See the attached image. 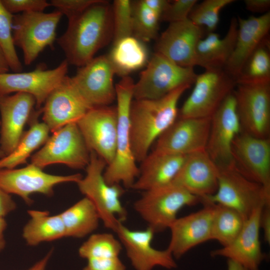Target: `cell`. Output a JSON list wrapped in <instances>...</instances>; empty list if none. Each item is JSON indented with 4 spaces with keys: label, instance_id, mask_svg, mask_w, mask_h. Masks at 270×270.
I'll use <instances>...</instances> for the list:
<instances>
[{
    "label": "cell",
    "instance_id": "d6986e66",
    "mask_svg": "<svg viewBox=\"0 0 270 270\" xmlns=\"http://www.w3.org/2000/svg\"><path fill=\"white\" fill-rule=\"evenodd\" d=\"M116 233L136 270H152L156 266L167 269L176 267L174 258L168 248L160 250L152 246L155 233L150 228L132 230L120 222Z\"/></svg>",
    "mask_w": 270,
    "mask_h": 270
},
{
    "label": "cell",
    "instance_id": "8d00e7d4",
    "mask_svg": "<svg viewBox=\"0 0 270 270\" xmlns=\"http://www.w3.org/2000/svg\"><path fill=\"white\" fill-rule=\"evenodd\" d=\"M234 0H205L196 5L188 19L196 25L206 28L208 33L214 32L220 20V13Z\"/></svg>",
    "mask_w": 270,
    "mask_h": 270
},
{
    "label": "cell",
    "instance_id": "bcb514c9",
    "mask_svg": "<svg viewBox=\"0 0 270 270\" xmlns=\"http://www.w3.org/2000/svg\"><path fill=\"white\" fill-rule=\"evenodd\" d=\"M244 3L246 8L253 12H268L270 8V0H245Z\"/></svg>",
    "mask_w": 270,
    "mask_h": 270
},
{
    "label": "cell",
    "instance_id": "c3c4849f",
    "mask_svg": "<svg viewBox=\"0 0 270 270\" xmlns=\"http://www.w3.org/2000/svg\"><path fill=\"white\" fill-rule=\"evenodd\" d=\"M52 252L53 250L52 249L42 259L38 261L28 270H46V266Z\"/></svg>",
    "mask_w": 270,
    "mask_h": 270
},
{
    "label": "cell",
    "instance_id": "f546056e",
    "mask_svg": "<svg viewBox=\"0 0 270 270\" xmlns=\"http://www.w3.org/2000/svg\"><path fill=\"white\" fill-rule=\"evenodd\" d=\"M30 220L22 230V237L27 244L36 246L66 236L65 228L60 214L50 216L48 211L28 210Z\"/></svg>",
    "mask_w": 270,
    "mask_h": 270
},
{
    "label": "cell",
    "instance_id": "603a6c76",
    "mask_svg": "<svg viewBox=\"0 0 270 270\" xmlns=\"http://www.w3.org/2000/svg\"><path fill=\"white\" fill-rule=\"evenodd\" d=\"M201 210L178 218L170 226V239L168 249L174 258H180L188 251L211 240L214 204L202 202Z\"/></svg>",
    "mask_w": 270,
    "mask_h": 270
},
{
    "label": "cell",
    "instance_id": "3957f363",
    "mask_svg": "<svg viewBox=\"0 0 270 270\" xmlns=\"http://www.w3.org/2000/svg\"><path fill=\"white\" fill-rule=\"evenodd\" d=\"M134 84L131 77L126 76L115 85L118 116L116 154L103 174L108 184L122 183L127 188H132L140 172L131 148L130 136L129 113Z\"/></svg>",
    "mask_w": 270,
    "mask_h": 270
},
{
    "label": "cell",
    "instance_id": "d6a6232c",
    "mask_svg": "<svg viewBox=\"0 0 270 270\" xmlns=\"http://www.w3.org/2000/svg\"><path fill=\"white\" fill-rule=\"evenodd\" d=\"M246 220L236 210L214 204L211 240L218 241L222 246L230 244L240 233Z\"/></svg>",
    "mask_w": 270,
    "mask_h": 270
},
{
    "label": "cell",
    "instance_id": "7402d4cb",
    "mask_svg": "<svg viewBox=\"0 0 270 270\" xmlns=\"http://www.w3.org/2000/svg\"><path fill=\"white\" fill-rule=\"evenodd\" d=\"M35 104L34 98L28 94L0 95V158L16 146Z\"/></svg>",
    "mask_w": 270,
    "mask_h": 270
},
{
    "label": "cell",
    "instance_id": "d590c367",
    "mask_svg": "<svg viewBox=\"0 0 270 270\" xmlns=\"http://www.w3.org/2000/svg\"><path fill=\"white\" fill-rule=\"evenodd\" d=\"M122 246L112 234L98 233L90 235L78 249L79 256L90 258L118 257Z\"/></svg>",
    "mask_w": 270,
    "mask_h": 270
},
{
    "label": "cell",
    "instance_id": "9c48e42d",
    "mask_svg": "<svg viewBox=\"0 0 270 270\" xmlns=\"http://www.w3.org/2000/svg\"><path fill=\"white\" fill-rule=\"evenodd\" d=\"M194 88L184 102L179 118H211L236 86L224 69H209L197 74Z\"/></svg>",
    "mask_w": 270,
    "mask_h": 270
},
{
    "label": "cell",
    "instance_id": "ac0fdd59",
    "mask_svg": "<svg viewBox=\"0 0 270 270\" xmlns=\"http://www.w3.org/2000/svg\"><path fill=\"white\" fill-rule=\"evenodd\" d=\"M68 65L64 60L53 69L47 70L42 64L29 72L0 74V95L28 94L34 98L36 108H40L67 76Z\"/></svg>",
    "mask_w": 270,
    "mask_h": 270
},
{
    "label": "cell",
    "instance_id": "7c38bea8",
    "mask_svg": "<svg viewBox=\"0 0 270 270\" xmlns=\"http://www.w3.org/2000/svg\"><path fill=\"white\" fill-rule=\"evenodd\" d=\"M90 152L110 164L116 150L118 116L116 106L91 108L76 122Z\"/></svg>",
    "mask_w": 270,
    "mask_h": 270
},
{
    "label": "cell",
    "instance_id": "f6af8a7d",
    "mask_svg": "<svg viewBox=\"0 0 270 270\" xmlns=\"http://www.w3.org/2000/svg\"><path fill=\"white\" fill-rule=\"evenodd\" d=\"M260 228L263 232L264 238L267 244H270V204L262 208L260 220Z\"/></svg>",
    "mask_w": 270,
    "mask_h": 270
},
{
    "label": "cell",
    "instance_id": "816d5d0a",
    "mask_svg": "<svg viewBox=\"0 0 270 270\" xmlns=\"http://www.w3.org/2000/svg\"><path fill=\"white\" fill-rule=\"evenodd\" d=\"M228 270H248L238 263L230 260L227 262Z\"/></svg>",
    "mask_w": 270,
    "mask_h": 270
},
{
    "label": "cell",
    "instance_id": "484cf974",
    "mask_svg": "<svg viewBox=\"0 0 270 270\" xmlns=\"http://www.w3.org/2000/svg\"><path fill=\"white\" fill-rule=\"evenodd\" d=\"M218 169L206 150L186 156L172 182L200 199L214 194L218 186Z\"/></svg>",
    "mask_w": 270,
    "mask_h": 270
},
{
    "label": "cell",
    "instance_id": "ffe728a7",
    "mask_svg": "<svg viewBox=\"0 0 270 270\" xmlns=\"http://www.w3.org/2000/svg\"><path fill=\"white\" fill-rule=\"evenodd\" d=\"M44 104L41 108L43 122L52 132L68 124L76 123L92 108L68 76L50 94Z\"/></svg>",
    "mask_w": 270,
    "mask_h": 270
},
{
    "label": "cell",
    "instance_id": "f35d334b",
    "mask_svg": "<svg viewBox=\"0 0 270 270\" xmlns=\"http://www.w3.org/2000/svg\"><path fill=\"white\" fill-rule=\"evenodd\" d=\"M112 11L114 42L132 36V1L115 0L112 4Z\"/></svg>",
    "mask_w": 270,
    "mask_h": 270
},
{
    "label": "cell",
    "instance_id": "d4e9b609",
    "mask_svg": "<svg viewBox=\"0 0 270 270\" xmlns=\"http://www.w3.org/2000/svg\"><path fill=\"white\" fill-rule=\"evenodd\" d=\"M238 33L233 52L224 70L235 80L251 55L268 38L270 12L247 18H237Z\"/></svg>",
    "mask_w": 270,
    "mask_h": 270
},
{
    "label": "cell",
    "instance_id": "4dcf8cb0",
    "mask_svg": "<svg viewBox=\"0 0 270 270\" xmlns=\"http://www.w3.org/2000/svg\"><path fill=\"white\" fill-rule=\"evenodd\" d=\"M42 113L41 109L33 111L32 118L34 122L30 128L24 132L14 150L0 158V170L14 168L26 162L34 150L46 142L50 132L45 124L39 122L36 119Z\"/></svg>",
    "mask_w": 270,
    "mask_h": 270
},
{
    "label": "cell",
    "instance_id": "5b68a950",
    "mask_svg": "<svg viewBox=\"0 0 270 270\" xmlns=\"http://www.w3.org/2000/svg\"><path fill=\"white\" fill-rule=\"evenodd\" d=\"M200 202V198L172 182L144 191L134 208L154 233L169 228L182 208Z\"/></svg>",
    "mask_w": 270,
    "mask_h": 270
},
{
    "label": "cell",
    "instance_id": "836d02e7",
    "mask_svg": "<svg viewBox=\"0 0 270 270\" xmlns=\"http://www.w3.org/2000/svg\"><path fill=\"white\" fill-rule=\"evenodd\" d=\"M236 82V84L270 83V40L268 38L250 57Z\"/></svg>",
    "mask_w": 270,
    "mask_h": 270
},
{
    "label": "cell",
    "instance_id": "7bdbcfd3",
    "mask_svg": "<svg viewBox=\"0 0 270 270\" xmlns=\"http://www.w3.org/2000/svg\"><path fill=\"white\" fill-rule=\"evenodd\" d=\"M83 270H126V266L119 256L90 258Z\"/></svg>",
    "mask_w": 270,
    "mask_h": 270
},
{
    "label": "cell",
    "instance_id": "ee69618b",
    "mask_svg": "<svg viewBox=\"0 0 270 270\" xmlns=\"http://www.w3.org/2000/svg\"><path fill=\"white\" fill-rule=\"evenodd\" d=\"M16 208V204L10 194L0 188V218H4Z\"/></svg>",
    "mask_w": 270,
    "mask_h": 270
},
{
    "label": "cell",
    "instance_id": "277c9868",
    "mask_svg": "<svg viewBox=\"0 0 270 270\" xmlns=\"http://www.w3.org/2000/svg\"><path fill=\"white\" fill-rule=\"evenodd\" d=\"M106 166L103 159L90 152L86 174L76 184L80 192L95 206L104 226L116 232L119 224L128 216L120 201L124 190L120 184L110 185L106 182L103 174Z\"/></svg>",
    "mask_w": 270,
    "mask_h": 270
},
{
    "label": "cell",
    "instance_id": "f907efd6",
    "mask_svg": "<svg viewBox=\"0 0 270 270\" xmlns=\"http://www.w3.org/2000/svg\"><path fill=\"white\" fill-rule=\"evenodd\" d=\"M10 69L7 59L0 46V74L8 72Z\"/></svg>",
    "mask_w": 270,
    "mask_h": 270
},
{
    "label": "cell",
    "instance_id": "4fadbf2b",
    "mask_svg": "<svg viewBox=\"0 0 270 270\" xmlns=\"http://www.w3.org/2000/svg\"><path fill=\"white\" fill-rule=\"evenodd\" d=\"M80 174L58 176L47 174L30 163L20 168L0 170V188L9 194L20 196L28 204L33 200L30 196L39 193L47 196L54 194V187L62 183H77Z\"/></svg>",
    "mask_w": 270,
    "mask_h": 270
},
{
    "label": "cell",
    "instance_id": "2e32d148",
    "mask_svg": "<svg viewBox=\"0 0 270 270\" xmlns=\"http://www.w3.org/2000/svg\"><path fill=\"white\" fill-rule=\"evenodd\" d=\"M241 131L236 98L232 92L211 117L206 150L218 168L234 166L232 143Z\"/></svg>",
    "mask_w": 270,
    "mask_h": 270
},
{
    "label": "cell",
    "instance_id": "83f0119b",
    "mask_svg": "<svg viewBox=\"0 0 270 270\" xmlns=\"http://www.w3.org/2000/svg\"><path fill=\"white\" fill-rule=\"evenodd\" d=\"M238 28L237 18H232L224 38H220L218 34L212 32L202 38L196 48L198 66L205 70L224 69L233 52Z\"/></svg>",
    "mask_w": 270,
    "mask_h": 270
},
{
    "label": "cell",
    "instance_id": "6da1fadb",
    "mask_svg": "<svg viewBox=\"0 0 270 270\" xmlns=\"http://www.w3.org/2000/svg\"><path fill=\"white\" fill-rule=\"evenodd\" d=\"M113 38L112 6L98 0L77 16L68 20L66 30L56 40L68 64H86Z\"/></svg>",
    "mask_w": 270,
    "mask_h": 270
},
{
    "label": "cell",
    "instance_id": "9a60e30c",
    "mask_svg": "<svg viewBox=\"0 0 270 270\" xmlns=\"http://www.w3.org/2000/svg\"><path fill=\"white\" fill-rule=\"evenodd\" d=\"M114 70L108 54L94 58L70 80L85 101L91 106H110L116 100L113 78Z\"/></svg>",
    "mask_w": 270,
    "mask_h": 270
},
{
    "label": "cell",
    "instance_id": "681fc988",
    "mask_svg": "<svg viewBox=\"0 0 270 270\" xmlns=\"http://www.w3.org/2000/svg\"><path fill=\"white\" fill-rule=\"evenodd\" d=\"M7 226V223L4 218H0V252L5 248L6 240L4 238V231Z\"/></svg>",
    "mask_w": 270,
    "mask_h": 270
},
{
    "label": "cell",
    "instance_id": "74e56055",
    "mask_svg": "<svg viewBox=\"0 0 270 270\" xmlns=\"http://www.w3.org/2000/svg\"><path fill=\"white\" fill-rule=\"evenodd\" d=\"M13 16L14 14L6 10L0 0V46L7 59L10 68L14 72H20L22 70V66L13 40Z\"/></svg>",
    "mask_w": 270,
    "mask_h": 270
},
{
    "label": "cell",
    "instance_id": "52a82bcc",
    "mask_svg": "<svg viewBox=\"0 0 270 270\" xmlns=\"http://www.w3.org/2000/svg\"><path fill=\"white\" fill-rule=\"evenodd\" d=\"M62 14L30 12L14 14L12 23L14 44L22 49L26 65L32 64L47 46L53 47L56 30Z\"/></svg>",
    "mask_w": 270,
    "mask_h": 270
},
{
    "label": "cell",
    "instance_id": "5bb4252c",
    "mask_svg": "<svg viewBox=\"0 0 270 270\" xmlns=\"http://www.w3.org/2000/svg\"><path fill=\"white\" fill-rule=\"evenodd\" d=\"M211 118H179L156 139L152 152L187 156L206 150Z\"/></svg>",
    "mask_w": 270,
    "mask_h": 270
},
{
    "label": "cell",
    "instance_id": "1f68e13d",
    "mask_svg": "<svg viewBox=\"0 0 270 270\" xmlns=\"http://www.w3.org/2000/svg\"><path fill=\"white\" fill-rule=\"evenodd\" d=\"M66 236L84 238L97 229L100 220L93 203L84 197L60 214Z\"/></svg>",
    "mask_w": 270,
    "mask_h": 270
},
{
    "label": "cell",
    "instance_id": "7a4b0ae2",
    "mask_svg": "<svg viewBox=\"0 0 270 270\" xmlns=\"http://www.w3.org/2000/svg\"><path fill=\"white\" fill-rule=\"evenodd\" d=\"M191 86H181L157 99H135L130 113V146L136 162L148 154L155 140L176 119L178 102Z\"/></svg>",
    "mask_w": 270,
    "mask_h": 270
},
{
    "label": "cell",
    "instance_id": "8992f818",
    "mask_svg": "<svg viewBox=\"0 0 270 270\" xmlns=\"http://www.w3.org/2000/svg\"><path fill=\"white\" fill-rule=\"evenodd\" d=\"M218 186L202 202L220 204L238 212L247 219L257 208L270 204V196L263 187L240 174L234 166L218 168Z\"/></svg>",
    "mask_w": 270,
    "mask_h": 270
},
{
    "label": "cell",
    "instance_id": "e0dca14e",
    "mask_svg": "<svg viewBox=\"0 0 270 270\" xmlns=\"http://www.w3.org/2000/svg\"><path fill=\"white\" fill-rule=\"evenodd\" d=\"M232 152L236 168L260 184L270 196V138H256L242 130L233 140Z\"/></svg>",
    "mask_w": 270,
    "mask_h": 270
},
{
    "label": "cell",
    "instance_id": "cb8c5ba5",
    "mask_svg": "<svg viewBox=\"0 0 270 270\" xmlns=\"http://www.w3.org/2000/svg\"><path fill=\"white\" fill-rule=\"evenodd\" d=\"M262 207L256 209L246 220L240 233L232 243L212 250L211 256L225 257L248 270H260L262 262L268 258L262 250L260 240Z\"/></svg>",
    "mask_w": 270,
    "mask_h": 270
},
{
    "label": "cell",
    "instance_id": "4316f807",
    "mask_svg": "<svg viewBox=\"0 0 270 270\" xmlns=\"http://www.w3.org/2000/svg\"><path fill=\"white\" fill-rule=\"evenodd\" d=\"M186 156L152 152L141 162L138 176L131 188L144 192L172 182Z\"/></svg>",
    "mask_w": 270,
    "mask_h": 270
},
{
    "label": "cell",
    "instance_id": "f1b7e54d",
    "mask_svg": "<svg viewBox=\"0 0 270 270\" xmlns=\"http://www.w3.org/2000/svg\"><path fill=\"white\" fill-rule=\"evenodd\" d=\"M108 54L116 74L122 77L142 68L148 61V50L142 42L133 36L114 43Z\"/></svg>",
    "mask_w": 270,
    "mask_h": 270
},
{
    "label": "cell",
    "instance_id": "ab89813d",
    "mask_svg": "<svg viewBox=\"0 0 270 270\" xmlns=\"http://www.w3.org/2000/svg\"><path fill=\"white\" fill-rule=\"evenodd\" d=\"M196 0H174L170 1L162 14L160 20L170 23L183 21L188 16L196 5Z\"/></svg>",
    "mask_w": 270,
    "mask_h": 270
},
{
    "label": "cell",
    "instance_id": "b9f144b4",
    "mask_svg": "<svg viewBox=\"0 0 270 270\" xmlns=\"http://www.w3.org/2000/svg\"><path fill=\"white\" fill-rule=\"evenodd\" d=\"M4 7L12 14L18 12H44L50 6L45 0H1Z\"/></svg>",
    "mask_w": 270,
    "mask_h": 270
},
{
    "label": "cell",
    "instance_id": "ba28073f",
    "mask_svg": "<svg viewBox=\"0 0 270 270\" xmlns=\"http://www.w3.org/2000/svg\"><path fill=\"white\" fill-rule=\"evenodd\" d=\"M196 76L194 68L180 66L155 52L134 84V98H160L181 86H191Z\"/></svg>",
    "mask_w": 270,
    "mask_h": 270
},
{
    "label": "cell",
    "instance_id": "44dd1931",
    "mask_svg": "<svg viewBox=\"0 0 270 270\" xmlns=\"http://www.w3.org/2000/svg\"><path fill=\"white\" fill-rule=\"evenodd\" d=\"M202 28L188 18L170 23L158 38L155 52L184 67L198 66L196 48L202 38Z\"/></svg>",
    "mask_w": 270,
    "mask_h": 270
},
{
    "label": "cell",
    "instance_id": "e575fe53",
    "mask_svg": "<svg viewBox=\"0 0 270 270\" xmlns=\"http://www.w3.org/2000/svg\"><path fill=\"white\" fill-rule=\"evenodd\" d=\"M132 36L142 42L157 38L160 17L148 8L142 0L132 1Z\"/></svg>",
    "mask_w": 270,
    "mask_h": 270
},
{
    "label": "cell",
    "instance_id": "60d3db41",
    "mask_svg": "<svg viewBox=\"0 0 270 270\" xmlns=\"http://www.w3.org/2000/svg\"><path fill=\"white\" fill-rule=\"evenodd\" d=\"M98 0H52L50 6L54 7L62 15H65L68 20L80 14Z\"/></svg>",
    "mask_w": 270,
    "mask_h": 270
},
{
    "label": "cell",
    "instance_id": "7dc6e473",
    "mask_svg": "<svg viewBox=\"0 0 270 270\" xmlns=\"http://www.w3.org/2000/svg\"><path fill=\"white\" fill-rule=\"evenodd\" d=\"M144 4L151 10L158 15L160 18L170 2L168 0H142Z\"/></svg>",
    "mask_w": 270,
    "mask_h": 270
},
{
    "label": "cell",
    "instance_id": "30bf717a",
    "mask_svg": "<svg viewBox=\"0 0 270 270\" xmlns=\"http://www.w3.org/2000/svg\"><path fill=\"white\" fill-rule=\"evenodd\" d=\"M90 160V151L76 123L68 124L52 132L31 156V164L42 169L56 164L82 169L87 166Z\"/></svg>",
    "mask_w": 270,
    "mask_h": 270
},
{
    "label": "cell",
    "instance_id": "8fae6325",
    "mask_svg": "<svg viewBox=\"0 0 270 270\" xmlns=\"http://www.w3.org/2000/svg\"><path fill=\"white\" fill-rule=\"evenodd\" d=\"M242 130L270 138V83L236 84L233 91Z\"/></svg>",
    "mask_w": 270,
    "mask_h": 270
}]
</instances>
